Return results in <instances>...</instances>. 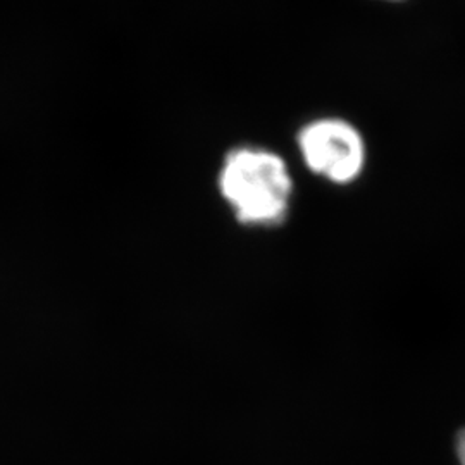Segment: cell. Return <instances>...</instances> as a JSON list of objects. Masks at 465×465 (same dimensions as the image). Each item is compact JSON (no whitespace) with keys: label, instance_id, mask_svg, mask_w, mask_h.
I'll return each instance as SVG.
<instances>
[{"label":"cell","instance_id":"cell-1","mask_svg":"<svg viewBox=\"0 0 465 465\" xmlns=\"http://www.w3.org/2000/svg\"><path fill=\"white\" fill-rule=\"evenodd\" d=\"M217 188L234 219L250 228L282 226L292 209L293 178L286 161L272 150L253 145L230 150L217 173Z\"/></svg>","mask_w":465,"mask_h":465},{"label":"cell","instance_id":"cell-2","mask_svg":"<svg viewBox=\"0 0 465 465\" xmlns=\"http://www.w3.org/2000/svg\"><path fill=\"white\" fill-rule=\"evenodd\" d=\"M300 157L307 169L328 183H355L367 163L366 142L345 119L321 117L297 134Z\"/></svg>","mask_w":465,"mask_h":465},{"label":"cell","instance_id":"cell-3","mask_svg":"<svg viewBox=\"0 0 465 465\" xmlns=\"http://www.w3.org/2000/svg\"><path fill=\"white\" fill-rule=\"evenodd\" d=\"M455 451H457V459H459L460 465H465V430L457 434Z\"/></svg>","mask_w":465,"mask_h":465},{"label":"cell","instance_id":"cell-4","mask_svg":"<svg viewBox=\"0 0 465 465\" xmlns=\"http://www.w3.org/2000/svg\"><path fill=\"white\" fill-rule=\"evenodd\" d=\"M393 2H399V0H393Z\"/></svg>","mask_w":465,"mask_h":465}]
</instances>
